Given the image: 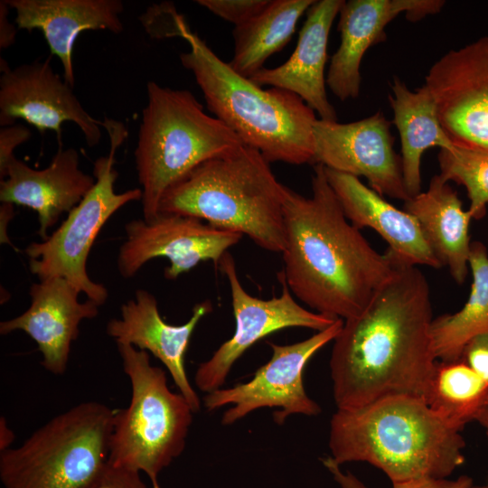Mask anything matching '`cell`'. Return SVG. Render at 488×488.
Wrapping results in <instances>:
<instances>
[{
  "mask_svg": "<svg viewBox=\"0 0 488 488\" xmlns=\"http://www.w3.org/2000/svg\"><path fill=\"white\" fill-rule=\"evenodd\" d=\"M432 320L427 277L396 257L392 277L361 314L343 321L333 340L330 371L337 409L395 395L423 398L437 361Z\"/></svg>",
  "mask_w": 488,
  "mask_h": 488,
  "instance_id": "cell-1",
  "label": "cell"
},
{
  "mask_svg": "<svg viewBox=\"0 0 488 488\" xmlns=\"http://www.w3.org/2000/svg\"><path fill=\"white\" fill-rule=\"evenodd\" d=\"M284 268L278 276L314 312L347 320L361 314L392 277L396 257L375 250L345 217L324 168L316 164L312 195L284 186Z\"/></svg>",
  "mask_w": 488,
  "mask_h": 488,
  "instance_id": "cell-2",
  "label": "cell"
},
{
  "mask_svg": "<svg viewBox=\"0 0 488 488\" xmlns=\"http://www.w3.org/2000/svg\"><path fill=\"white\" fill-rule=\"evenodd\" d=\"M460 432L433 412L423 398L389 396L333 413L330 457L339 465L371 464L392 484L445 479L465 463V442Z\"/></svg>",
  "mask_w": 488,
  "mask_h": 488,
  "instance_id": "cell-3",
  "label": "cell"
},
{
  "mask_svg": "<svg viewBox=\"0 0 488 488\" xmlns=\"http://www.w3.org/2000/svg\"><path fill=\"white\" fill-rule=\"evenodd\" d=\"M284 186L261 153L243 144L201 163L172 184L160 200L159 213L197 218L282 253Z\"/></svg>",
  "mask_w": 488,
  "mask_h": 488,
  "instance_id": "cell-4",
  "label": "cell"
},
{
  "mask_svg": "<svg viewBox=\"0 0 488 488\" xmlns=\"http://www.w3.org/2000/svg\"><path fill=\"white\" fill-rule=\"evenodd\" d=\"M183 40L190 50L180 54L181 63L193 74L215 117L269 163H314L317 118L301 98L279 88L264 89L239 75L192 31Z\"/></svg>",
  "mask_w": 488,
  "mask_h": 488,
  "instance_id": "cell-5",
  "label": "cell"
},
{
  "mask_svg": "<svg viewBox=\"0 0 488 488\" xmlns=\"http://www.w3.org/2000/svg\"><path fill=\"white\" fill-rule=\"evenodd\" d=\"M146 94L134 155L143 216L150 221L159 214L160 200L172 184L201 163L244 143L208 115L188 89L148 81Z\"/></svg>",
  "mask_w": 488,
  "mask_h": 488,
  "instance_id": "cell-6",
  "label": "cell"
},
{
  "mask_svg": "<svg viewBox=\"0 0 488 488\" xmlns=\"http://www.w3.org/2000/svg\"><path fill=\"white\" fill-rule=\"evenodd\" d=\"M117 409L81 402L0 452L3 488H95L109 465Z\"/></svg>",
  "mask_w": 488,
  "mask_h": 488,
  "instance_id": "cell-7",
  "label": "cell"
},
{
  "mask_svg": "<svg viewBox=\"0 0 488 488\" xmlns=\"http://www.w3.org/2000/svg\"><path fill=\"white\" fill-rule=\"evenodd\" d=\"M117 346L131 398L126 408L117 409L109 465L143 473L152 488H160L158 475L183 452L194 412L179 391L169 389L165 371L151 363L147 352Z\"/></svg>",
  "mask_w": 488,
  "mask_h": 488,
  "instance_id": "cell-8",
  "label": "cell"
},
{
  "mask_svg": "<svg viewBox=\"0 0 488 488\" xmlns=\"http://www.w3.org/2000/svg\"><path fill=\"white\" fill-rule=\"evenodd\" d=\"M102 127L108 132L110 147L108 155L94 162V186L52 235L41 242H32L25 249L30 270L40 281L64 278L99 306L107 301L108 292L87 273L91 247L101 228L117 210L142 198L139 188L120 193L114 189L118 175L115 155L127 136V128L122 122L110 118H105Z\"/></svg>",
  "mask_w": 488,
  "mask_h": 488,
  "instance_id": "cell-9",
  "label": "cell"
},
{
  "mask_svg": "<svg viewBox=\"0 0 488 488\" xmlns=\"http://www.w3.org/2000/svg\"><path fill=\"white\" fill-rule=\"evenodd\" d=\"M343 320L292 344L268 342L272 355L259 367L252 379L229 389L206 393L202 401L208 411L230 405L222 415L221 424L230 426L262 408H277L273 419L282 425L291 415L316 416L320 406L305 392L303 375L311 358L339 334Z\"/></svg>",
  "mask_w": 488,
  "mask_h": 488,
  "instance_id": "cell-10",
  "label": "cell"
},
{
  "mask_svg": "<svg viewBox=\"0 0 488 488\" xmlns=\"http://www.w3.org/2000/svg\"><path fill=\"white\" fill-rule=\"evenodd\" d=\"M230 284L235 318L233 335L202 362L195 372L194 383L202 392L221 389L233 364L252 345L267 335L289 327L323 331L336 320L302 307L285 281L280 296L260 299L250 296L241 286L233 257L226 252L219 263Z\"/></svg>",
  "mask_w": 488,
  "mask_h": 488,
  "instance_id": "cell-11",
  "label": "cell"
},
{
  "mask_svg": "<svg viewBox=\"0 0 488 488\" xmlns=\"http://www.w3.org/2000/svg\"><path fill=\"white\" fill-rule=\"evenodd\" d=\"M125 231L117 259L118 272L125 278L134 277L149 260L165 258L170 264L164 276L174 280L200 262L219 265L227 250L242 238L197 218L164 213L150 221H130Z\"/></svg>",
  "mask_w": 488,
  "mask_h": 488,
  "instance_id": "cell-12",
  "label": "cell"
},
{
  "mask_svg": "<svg viewBox=\"0 0 488 488\" xmlns=\"http://www.w3.org/2000/svg\"><path fill=\"white\" fill-rule=\"evenodd\" d=\"M424 85L453 144L488 153V36L444 54Z\"/></svg>",
  "mask_w": 488,
  "mask_h": 488,
  "instance_id": "cell-13",
  "label": "cell"
},
{
  "mask_svg": "<svg viewBox=\"0 0 488 488\" xmlns=\"http://www.w3.org/2000/svg\"><path fill=\"white\" fill-rule=\"evenodd\" d=\"M390 122L380 111L352 123L316 119L313 126L314 163L365 177L379 194L404 201L408 193L401 157L393 149Z\"/></svg>",
  "mask_w": 488,
  "mask_h": 488,
  "instance_id": "cell-14",
  "label": "cell"
},
{
  "mask_svg": "<svg viewBox=\"0 0 488 488\" xmlns=\"http://www.w3.org/2000/svg\"><path fill=\"white\" fill-rule=\"evenodd\" d=\"M0 126L23 119L42 134L54 131L61 140L64 122L77 125L89 147L101 139L102 121L83 108L72 87L52 68L50 58L11 69L0 60Z\"/></svg>",
  "mask_w": 488,
  "mask_h": 488,
  "instance_id": "cell-15",
  "label": "cell"
},
{
  "mask_svg": "<svg viewBox=\"0 0 488 488\" xmlns=\"http://www.w3.org/2000/svg\"><path fill=\"white\" fill-rule=\"evenodd\" d=\"M211 310V303L204 300L193 306L186 323L170 324L162 318L155 296L138 289L135 299L121 305L120 318L108 321L106 332L117 344H129L157 358L167 369L178 391L197 413L201 399L188 379L185 355L197 324Z\"/></svg>",
  "mask_w": 488,
  "mask_h": 488,
  "instance_id": "cell-16",
  "label": "cell"
},
{
  "mask_svg": "<svg viewBox=\"0 0 488 488\" xmlns=\"http://www.w3.org/2000/svg\"><path fill=\"white\" fill-rule=\"evenodd\" d=\"M441 0H349L339 12L341 43L333 55L326 84L342 101L356 99L361 89V63L366 51L385 40L386 26L405 13L418 21L440 12Z\"/></svg>",
  "mask_w": 488,
  "mask_h": 488,
  "instance_id": "cell-17",
  "label": "cell"
},
{
  "mask_svg": "<svg viewBox=\"0 0 488 488\" xmlns=\"http://www.w3.org/2000/svg\"><path fill=\"white\" fill-rule=\"evenodd\" d=\"M66 279L52 277L34 283L30 288L31 305L22 314L0 323V333L14 331L27 333L42 355V365L54 375L67 370L71 343L78 338L79 326L85 319L95 318L99 307Z\"/></svg>",
  "mask_w": 488,
  "mask_h": 488,
  "instance_id": "cell-18",
  "label": "cell"
},
{
  "mask_svg": "<svg viewBox=\"0 0 488 488\" xmlns=\"http://www.w3.org/2000/svg\"><path fill=\"white\" fill-rule=\"evenodd\" d=\"M96 183L80 168V155L73 147L60 148L43 169L30 167L14 157L0 181V201L22 205L38 214L42 240L64 212H70Z\"/></svg>",
  "mask_w": 488,
  "mask_h": 488,
  "instance_id": "cell-19",
  "label": "cell"
},
{
  "mask_svg": "<svg viewBox=\"0 0 488 488\" xmlns=\"http://www.w3.org/2000/svg\"><path fill=\"white\" fill-rule=\"evenodd\" d=\"M343 0H320L307 10L290 58L276 68H263L249 79L258 86L270 85L291 91L316 112L320 119L336 121L334 108L328 100L324 78L327 44L332 24Z\"/></svg>",
  "mask_w": 488,
  "mask_h": 488,
  "instance_id": "cell-20",
  "label": "cell"
},
{
  "mask_svg": "<svg viewBox=\"0 0 488 488\" xmlns=\"http://www.w3.org/2000/svg\"><path fill=\"white\" fill-rule=\"evenodd\" d=\"M15 12L18 30H40L50 52L61 61L64 80L75 83L72 50L80 33L108 30L120 33V0H6Z\"/></svg>",
  "mask_w": 488,
  "mask_h": 488,
  "instance_id": "cell-21",
  "label": "cell"
},
{
  "mask_svg": "<svg viewBox=\"0 0 488 488\" xmlns=\"http://www.w3.org/2000/svg\"><path fill=\"white\" fill-rule=\"evenodd\" d=\"M324 168L345 217L355 228L375 230L404 262L442 267L413 215L387 202L358 177Z\"/></svg>",
  "mask_w": 488,
  "mask_h": 488,
  "instance_id": "cell-22",
  "label": "cell"
},
{
  "mask_svg": "<svg viewBox=\"0 0 488 488\" xmlns=\"http://www.w3.org/2000/svg\"><path fill=\"white\" fill-rule=\"evenodd\" d=\"M403 210L416 218L442 267L448 268L457 284H463L469 271V227L473 218L463 210L457 192L436 174L427 190L406 201Z\"/></svg>",
  "mask_w": 488,
  "mask_h": 488,
  "instance_id": "cell-23",
  "label": "cell"
},
{
  "mask_svg": "<svg viewBox=\"0 0 488 488\" xmlns=\"http://www.w3.org/2000/svg\"><path fill=\"white\" fill-rule=\"evenodd\" d=\"M390 87L389 101L400 137L403 180L408 193L413 197L421 192L423 153L434 146L447 150L455 145L443 128L436 100L425 85L410 90L394 77Z\"/></svg>",
  "mask_w": 488,
  "mask_h": 488,
  "instance_id": "cell-24",
  "label": "cell"
},
{
  "mask_svg": "<svg viewBox=\"0 0 488 488\" xmlns=\"http://www.w3.org/2000/svg\"><path fill=\"white\" fill-rule=\"evenodd\" d=\"M468 264L473 282L467 301L459 311L430 324L431 349L439 361L461 359L466 344L488 332V252L482 242H471Z\"/></svg>",
  "mask_w": 488,
  "mask_h": 488,
  "instance_id": "cell-25",
  "label": "cell"
},
{
  "mask_svg": "<svg viewBox=\"0 0 488 488\" xmlns=\"http://www.w3.org/2000/svg\"><path fill=\"white\" fill-rule=\"evenodd\" d=\"M314 3V0H269L258 14L235 26L230 66L246 78L263 69L265 61L289 42L299 18Z\"/></svg>",
  "mask_w": 488,
  "mask_h": 488,
  "instance_id": "cell-26",
  "label": "cell"
},
{
  "mask_svg": "<svg viewBox=\"0 0 488 488\" xmlns=\"http://www.w3.org/2000/svg\"><path fill=\"white\" fill-rule=\"evenodd\" d=\"M488 398V382L462 359L437 361L425 395L427 405L442 420L462 431Z\"/></svg>",
  "mask_w": 488,
  "mask_h": 488,
  "instance_id": "cell-27",
  "label": "cell"
},
{
  "mask_svg": "<svg viewBox=\"0 0 488 488\" xmlns=\"http://www.w3.org/2000/svg\"><path fill=\"white\" fill-rule=\"evenodd\" d=\"M438 163L443 179L466 189L472 218L482 219L488 204V153L455 145L440 149Z\"/></svg>",
  "mask_w": 488,
  "mask_h": 488,
  "instance_id": "cell-28",
  "label": "cell"
},
{
  "mask_svg": "<svg viewBox=\"0 0 488 488\" xmlns=\"http://www.w3.org/2000/svg\"><path fill=\"white\" fill-rule=\"evenodd\" d=\"M139 20L152 38L180 37L183 39L191 32L184 17L170 2L151 5Z\"/></svg>",
  "mask_w": 488,
  "mask_h": 488,
  "instance_id": "cell-29",
  "label": "cell"
},
{
  "mask_svg": "<svg viewBox=\"0 0 488 488\" xmlns=\"http://www.w3.org/2000/svg\"><path fill=\"white\" fill-rule=\"evenodd\" d=\"M324 467L332 474L340 488H369L351 472H344L341 465L336 464L330 455L322 459ZM473 479L467 475H461L455 480L427 479L392 484V488H472Z\"/></svg>",
  "mask_w": 488,
  "mask_h": 488,
  "instance_id": "cell-30",
  "label": "cell"
},
{
  "mask_svg": "<svg viewBox=\"0 0 488 488\" xmlns=\"http://www.w3.org/2000/svg\"><path fill=\"white\" fill-rule=\"evenodd\" d=\"M199 5L239 26L258 14L269 0H197Z\"/></svg>",
  "mask_w": 488,
  "mask_h": 488,
  "instance_id": "cell-31",
  "label": "cell"
},
{
  "mask_svg": "<svg viewBox=\"0 0 488 488\" xmlns=\"http://www.w3.org/2000/svg\"><path fill=\"white\" fill-rule=\"evenodd\" d=\"M32 136L31 130L24 125L13 124L0 128V181L5 177L11 161L15 157L14 151L20 145L27 142Z\"/></svg>",
  "mask_w": 488,
  "mask_h": 488,
  "instance_id": "cell-32",
  "label": "cell"
},
{
  "mask_svg": "<svg viewBox=\"0 0 488 488\" xmlns=\"http://www.w3.org/2000/svg\"><path fill=\"white\" fill-rule=\"evenodd\" d=\"M461 359L488 382V332L471 340Z\"/></svg>",
  "mask_w": 488,
  "mask_h": 488,
  "instance_id": "cell-33",
  "label": "cell"
},
{
  "mask_svg": "<svg viewBox=\"0 0 488 488\" xmlns=\"http://www.w3.org/2000/svg\"><path fill=\"white\" fill-rule=\"evenodd\" d=\"M95 488H149L141 474L128 469L108 465L102 480Z\"/></svg>",
  "mask_w": 488,
  "mask_h": 488,
  "instance_id": "cell-34",
  "label": "cell"
},
{
  "mask_svg": "<svg viewBox=\"0 0 488 488\" xmlns=\"http://www.w3.org/2000/svg\"><path fill=\"white\" fill-rule=\"evenodd\" d=\"M10 6L6 0L0 1V49H7L15 42L17 27L8 20Z\"/></svg>",
  "mask_w": 488,
  "mask_h": 488,
  "instance_id": "cell-35",
  "label": "cell"
},
{
  "mask_svg": "<svg viewBox=\"0 0 488 488\" xmlns=\"http://www.w3.org/2000/svg\"><path fill=\"white\" fill-rule=\"evenodd\" d=\"M0 220H1V242L11 244L6 233L8 222L12 220L14 212V204L9 202H2L0 206Z\"/></svg>",
  "mask_w": 488,
  "mask_h": 488,
  "instance_id": "cell-36",
  "label": "cell"
},
{
  "mask_svg": "<svg viewBox=\"0 0 488 488\" xmlns=\"http://www.w3.org/2000/svg\"><path fill=\"white\" fill-rule=\"evenodd\" d=\"M14 439V432L8 427L5 418L2 417L0 419V452L10 448Z\"/></svg>",
  "mask_w": 488,
  "mask_h": 488,
  "instance_id": "cell-37",
  "label": "cell"
},
{
  "mask_svg": "<svg viewBox=\"0 0 488 488\" xmlns=\"http://www.w3.org/2000/svg\"><path fill=\"white\" fill-rule=\"evenodd\" d=\"M474 421L478 422L480 426L484 429L488 442V398L486 399L483 405L477 413Z\"/></svg>",
  "mask_w": 488,
  "mask_h": 488,
  "instance_id": "cell-38",
  "label": "cell"
},
{
  "mask_svg": "<svg viewBox=\"0 0 488 488\" xmlns=\"http://www.w3.org/2000/svg\"><path fill=\"white\" fill-rule=\"evenodd\" d=\"M472 488H488V481L487 483H485L484 484H482V485H473Z\"/></svg>",
  "mask_w": 488,
  "mask_h": 488,
  "instance_id": "cell-39",
  "label": "cell"
}]
</instances>
